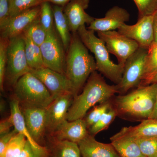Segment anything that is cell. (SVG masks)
<instances>
[{
	"label": "cell",
	"instance_id": "cell-3",
	"mask_svg": "<svg viewBox=\"0 0 157 157\" xmlns=\"http://www.w3.org/2000/svg\"><path fill=\"white\" fill-rule=\"evenodd\" d=\"M88 50L77 33H72L67 52L65 75L71 83L75 96L84 87L91 74L98 70L94 58Z\"/></svg>",
	"mask_w": 157,
	"mask_h": 157
},
{
	"label": "cell",
	"instance_id": "cell-17",
	"mask_svg": "<svg viewBox=\"0 0 157 157\" xmlns=\"http://www.w3.org/2000/svg\"><path fill=\"white\" fill-rule=\"evenodd\" d=\"M87 129L83 119L73 121L66 120L54 133L56 140H68L78 144L88 135Z\"/></svg>",
	"mask_w": 157,
	"mask_h": 157
},
{
	"label": "cell",
	"instance_id": "cell-35",
	"mask_svg": "<svg viewBox=\"0 0 157 157\" xmlns=\"http://www.w3.org/2000/svg\"><path fill=\"white\" fill-rule=\"evenodd\" d=\"M10 18L9 0H0V30L6 26Z\"/></svg>",
	"mask_w": 157,
	"mask_h": 157
},
{
	"label": "cell",
	"instance_id": "cell-24",
	"mask_svg": "<svg viewBox=\"0 0 157 157\" xmlns=\"http://www.w3.org/2000/svg\"><path fill=\"white\" fill-rule=\"evenodd\" d=\"M54 157H81L78 144L68 140H56Z\"/></svg>",
	"mask_w": 157,
	"mask_h": 157
},
{
	"label": "cell",
	"instance_id": "cell-41",
	"mask_svg": "<svg viewBox=\"0 0 157 157\" xmlns=\"http://www.w3.org/2000/svg\"><path fill=\"white\" fill-rule=\"evenodd\" d=\"M153 83H157V73L154 76L153 78H152V79L151 81L150 84Z\"/></svg>",
	"mask_w": 157,
	"mask_h": 157
},
{
	"label": "cell",
	"instance_id": "cell-28",
	"mask_svg": "<svg viewBox=\"0 0 157 157\" xmlns=\"http://www.w3.org/2000/svg\"><path fill=\"white\" fill-rule=\"evenodd\" d=\"M45 0H9L11 17L40 6Z\"/></svg>",
	"mask_w": 157,
	"mask_h": 157
},
{
	"label": "cell",
	"instance_id": "cell-5",
	"mask_svg": "<svg viewBox=\"0 0 157 157\" xmlns=\"http://www.w3.org/2000/svg\"><path fill=\"white\" fill-rule=\"evenodd\" d=\"M20 104L46 108L54 99L42 82L31 72L19 78L13 86Z\"/></svg>",
	"mask_w": 157,
	"mask_h": 157
},
{
	"label": "cell",
	"instance_id": "cell-18",
	"mask_svg": "<svg viewBox=\"0 0 157 157\" xmlns=\"http://www.w3.org/2000/svg\"><path fill=\"white\" fill-rule=\"evenodd\" d=\"M78 145L81 157H121L111 143L99 142L90 134Z\"/></svg>",
	"mask_w": 157,
	"mask_h": 157
},
{
	"label": "cell",
	"instance_id": "cell-19",
	"mask_svg": "<svg viewBox=\"0 0 157 157\" xmlns=\"http://www.w3.org/2000/svg\"><path fill=\"white\" fill-rule=\"evenodd\" d=\"M110 139L113 146L121 157H146L134 138L122 129Z\"/></svg>",
	"mask_w": 157,
	"mask_h": 157
},
{
	"label": "cell",
	"instance_id": "cell-21",
	"mask_svg": "<svg viewBox=\"0 0 157 157\" xmlns=\"http://www.w3.org/2000/svg\"><path fill=\"white\" fill-rule=\"evenodd\" d=\"M124 132L134 138L157 137V120L148 118L135 126L124 127Z\"/></svg>",
	"mask_w": 157,
	"mask_h": 157
},
{
	"label": "cell",
	"instance_id": "cell-31",
	"mask_svg": "<svg viewBox=\"0 0 157 157\" xmlns=\"http://www.w3.org/2000/svg\"><path fill=\"white\" fill-rule=\"evenodd\" d=\"M112 106L111 100L95 106L94 109L89 113L85 119H84L87 128H90L94 124H95L102 116L109 110Z\"/></svg>",
	"mask_w": 157,
	"mask_h": 157
},
{
	"label": "cell",
	"instance_id": "cell-2",
	"mask_svg": "<svg viewBox=\"0 0 157 157\" xmlns=\"http://www.w3.org/2000/svg\"><path fill=\"white\" fill-rule=\"evenodd\" d=\"M116 93V85L107 84L101 74L94 71L89 77L82 92L74 97L68 110L67 120L83 119L91 107L110 101Z\"/></svg>",
	"mask_w": 157,
	"mask_h": 157
},
{
	"label": "cell",
	"instance_id": "cell-16",
	"mask_svg": "<svg viewBox=\"0 0 157 157\" xmlns=\"http://www.w3.org/2000/svg\"><path fill=\"white\" fill-rule=\"evenodd\" d=\"M89 3L90 0H71L63 7L71 33H77L79 28L90 25L94 19L85 11Z\"/></svg>",
	"mask_w": 157,
	"mask_h": 157
},
{
	"label": "cell",
	"instance_id": "cell-13",
	"mask_svg": "<svg viewBox=\"0 0 157 157\" xmlns=\"http://www.w3.org/2000/svg\"><path fill=\"white\" fill-rule=\"evenodd\" d=\"M74 97L71 94L59 96L46 108V131L55 132L58 128L67 120L68 110Z\"/></svg>",
	"mask_w": 157,
	"mask_h": 157
},
{
	"label": "cell",
	"instance_id": "cell-27",
	"mask_svg": "<svg viewBox=\"0 0 157 157\" xmlns=\"http://www.w3.org/2000/svg\"><path fill=\"white\" fill-rule=\"evenodd\" d=\"M28 139L24 135L17 133L11 138L3 157H18Z\"/></svg>",
	"mask_w": 157,
	"mask_h": 157
},
{
	"label": "cell",
	"instance_id": "cell-39",
	"mask_svg": "<svg viewBox=\"0 0 157 157\" xmlns=\"http://www.w3.org/2000/svg\"><path fill=\"white\" fill-rule=\"evenodd\" d=\"M154 29L155 43H157V11L154 14Z\"/></svg>",
	"mask_w": 157,
	"mask_h": 157
},
{
	"label": "cell",
	"instance_id": "cell-11",
	"mask_svg": "<svg viewBox=\"0 0 157 157\" xmlns=\"http://www.w3.org/2000/svg\"><path fill=\"white\" fill-rule=\"evenodd\" d=\"M31 72L42 82L54 100L67 94L75 96L71 83L65 74L45 67L31 70Z\"/></svg>",
	"mask_w": 157,
	"mask_h": 157
},
{
	"label": "cell",
	"instance_id": "cell-25",
	"mask_svg": "<svg viewBox=\"0 0 157 157\" xmlns=\"http://www.w3.org/2000/svg\"><path fill=\"white\" fill-rule=\"evenodd\" d=\"M117 116V112L112 106L95 124L90 128V135L94 136L99 132L107 129Z\"/></svg>",
	"mask_w": 157,
	"mask_h": 157
},
{
	"label": "cell",
	"instance_id": "cell-26",
	"mask_svg": "<svg viewBox=\"0 0 157 157\" xmlns=\"http://www.w3.org/2000/svg\"><path fill=\"white\" fill-rule=\"evenodd\" d=\"M24 33L27 34L34 43L39 46L45 41L47 36V32L40 22L39 17L28 28Z\"/></svg>",
	"mask_w": 157,
	"mask_h": 157
},
{
	"label": "cell",
	"instance_id": "cell-30",
	"mask_svg": "<svg viewBox=\"0 0 157 157\" xmlns=\"http://www.w3.org/2000/svg\"><path fill=\"white\" fill-rule=\"evenodd\" d=\"M39 19L41 24L47 32L52 29L54 25V18L52 5L44 2L40 5Z\"/></svg>",
	"mask_w": 157,
	"mask_h": 157
},
{
	"label": "cell",
	"instance_id": "cell-7",
	"mask_svg": "<svg viewBox=\"0 0 157 157\" xmlns=\"http://www.w3.org/2000/svg\"><path fill=\"white\" fill-rule=\"evenodd\" d=\"M148 49L139 48L127 60L120 82L116 85L118 93L125 94L128 91L140 86L147 61Z\"/></svg>",
	"mask_w": 157,
	"mask_h": 157
},
{
	"label": "cell",
	"instance_id": "cell-36",
	"mask_svg": "<svg viewBox=\"0 0 157 157\" xmlns=\"http://www.w3.org/2000/svg\"><path fill=\"white\" fill-rule=\"evenodd\" d=\"M17 133H18L17 131L14 129L13 131L9 132L7 134L1 135L0 137V157L4 156L6 149L10 140Z\"/></svg>",
	"mask_w": 157,
	"mask_h": 157
},
{
	"label": "cell",
	"instance_id": "cell-6",
	"mask_svg": "<svg viewBox=\"0 0 157 157\" xmlns=\"http://www.w3.org/2000/svg\"><path fill=\"white\" fill-rule=\"evenodd\" d=\"M22 35L10 39L5 74V84L14 86L20 78L31 72L25 54Z\"/></svg>",
	"mask_w": 157,
	"mask_h": 157
},
{
	"label": "cell",
	"instance_id": "cell-4",
	"mask_svg": "<svg viewBox=\"0 0 157 157\" xmlns=\"http://www.w3.org/2000/svg\"><path fill=\"white\" fill-rule=\"evenodd\" d=\"M77 33L82 42L94 56L97 70L116 85L118 84L122 77L124 67L111 60L104 41L85 25L79 28Z\"/></svg>",
	"mask_w": 157,
	"mask_h": 157
},
{
	"label": "cell",
	"instance_id": "cell-29",
	"mask_svg": "<svg viewBox=\"0 0 157 157\" xmlns=\"http://www.w3.org/2000/svg\"><path fill=\"white\" fill-rule=\"evenodd\" d=\"M10 39L1 36L0 38V89L4 91L5 74L8 59V50Z\"/></svg>",
	"mask_w": 157,
	"mask_h": 157
},
{
	"label": "cell",
	"instance_id": "cell-10",
	"mask_svg": "<svg viewBox=\"0 0 157 157\" xmlns=\"http://www.w3.org/2000/svg\"><path fill=\"white\" fill-rule=\"evenodd\" d=\"M155 13L138 18L137 22L133 25L124 24L118 31L137 42L139 47L148 49L154 42Z\"/></svg>",
	"mask_w": 157,
	"mask_h": 157
},
{
	"label": "cell",
	"instance_id": "cell-40",
	"mask_svg": "<svg viewBox=\"0 0 157 157\" xmlns=\"http://www.w3.org/2000/svg\"><path fill=\"white\" fill-rule=\"evenodd\" d=\"M149 118L157 120V97L155 103L154 108Z\"/></svg>",
	"mask_w": 157,
	"mask_h": 157
},
{
	"label": "cell",
	"instance_id": "cell-15",
	"mask_svg": "<svg viewBox=\"0 0 157 157\" xmlns=\"http://www.w3.org/2000/svg\"><path fill=\"white\" fill-rule=\"evenodd\" d=\"M130 14L123 8L115 6L109 9L103 18H94L88 29L94 32H104L118 29L128 21Z\"/></svg>",
	"mask_w": 157,
	"mask_h": 157
},
{
	"label": "cell",
	"instance_id": "cell-12",
	"mask_svg": "<svg viewBox=\"0 0 157 157\" xmlns=\"http://www.w3.org/2000/svg\"><path fill=\"white\" fill-rule=\"evenodd\" d=\"M20 106L30 134L39 144L46 131V108L20 104Z\"/></svg>",
	"mask_w": 157,
	"mask_h": 157
},
{
	"label": "cell",
	"instance_id": "cell-42",
	"mask_svg": "<svg viewBox=\"0 0 157 157\" xmlns=\"http://www.w3.org/2000/svg\"></svg>",
	"mask_w": 157,
	"mask_h": 157
},
{
	"label": "cell",
	"instance_id": "cell-8",
	"mask_svg": "<svg viewBox=\"0 0 157 157\" xmlns=\"http://www.w3.org/2000/svg\"><path fill=\"white\" fill-rule=\"evenodd\" d=\"M40 48L44 67L65 75L67 52L55 26L47 32Z\"/></svg>",
	"mask_w": 157,
	"mask_h": 157
},
{
	"label": "cell",
	"instance_id": "cell-34",
	"mask_svg": "<svg viewBox=\"0 0 157 157\" xmlns=\"http://www.w3.org/2000/svg\"><path fill=\"white\" fill-rule=\"evenodd\" d=\"M138 11V18L154 14L157 11V0H133Z\"/></svg>",
	"mask_w": 157,
	"mask_h": 157
},
{
	"label": "cell",
	"instance_id": "cell-33",
	"mask_svg": "<svg viewBox=\"0 0 157 157\" xmlns=\"http://www.w3.org/2000/svg\"><path fill=\"white\" fill-rule=\"evenodd\" d=\"M48 155L49 152L46 147L34 146L27 140L18 157H48Z\"/></svg>",
	"mask_w": 157,
	"mask_h": 157
},
{
	"label": "cell",
	"instance_id": "cell-38",
	"mask_svg": "<svg viewBox=\"0 0 157 157\" xmlns=\"http://www.w3.org/2000/svg\"><path fill=\"white\" fill-rule=\"evenodd\" d=\"M71 0H45V2H48L52 5L65 7Z\"/></svg>",
	"mask_w": 157,
	"mask_h": 157
},
{
	"label": "cell",
	"instance_id": "cell-23",
	"mask_svg": "<svg viewBox=\"0 0 157 157\" xmlns=\"http://www.w3.org/2000/svg\"><path fill=\"white\" fill-rule=\"evenodd\" d=\"M157 73V43L154 42L148 49L146 68L140 86L150 84L151 81Z\"/></svg>",
	"mask_w": 157,
	"mask_h": 157
},
{
	"label": "cell",
	"instance_id": "cell-37",
	"mask_svg": "<svg viewBox=\"0 0 157 157\" xmlns=\"http://www.w3.org/2000/svg\"><path fill=\"white\" fill-rule=\"evenodd\" d=\"M14 126L13 119L10 115L9 117L1 121L0 123V135H2L10 132V128Z\"/></svg>",
	"mask_w": 157,
	"mask_h": 157
},
{
	"label": "cell",
	"instance_id": "cell-32",
	"mask_svg": "<svg viewBox=\"0 0 157 157\" xmlns=\"http://www.w3.org/2000/svg\"><path fill=\"white\" fill-rule=\"evenodd\" d=\"M146 157H157V137L134 138Z\"/></svg>",
	"mask_w": 157,
	"mask_h": 157
},
{
	"label": "cell",
	"instance_id": "cell-14",
	"mask_svg": "<svg viewBox=\"0 0 157 157\" xmlns=\"http://www.w3.org/2000/svg\"><path fill=\"white\" fill-rule=\"evenodd\" d=\"M40 11V5L11 17L6 26L0 30L1 36L10 39L22 35L39 18Z\"/></svg>",
	"mask_w": 157,
	"mask_h": 157
},
{
	"label": "cell",
	"instance_id": "cell-22",
	"mask_svg": "<svg viewBox=\"0 0 157 157\" xmlns=\"http://www.w3.org/2000/svg\"><path fill=\"white\" fill-rule=\"evenodd\" d=\"M21 35L24 39L25 44L26 58L31 70L45 67L40 46L34 43L25 33Z\"/></svg>",
	"mask_w": 157,
	"mask_h": 157
},
{
	"label": "cell",
	"instance_id": "cell-9",
	"mask_svg": "<svg viewBox=\"0 0 157 157\" xmlns=\"http://www.w3.org/2000/svg\"><path fill=\"white\" fill-rule=\"evenodd\" d=\"M98 36L105 43L108 52L114 55L118 63L124 66L128 58L139 48L137 42L115 30L98 32Z\"/></svg>",
	"mask_w": 157,
	"mask_h": 157
},
{
	"label": "cell",
	"instance_id": "cell-1",
	"mask_svg": "<svg viewBox=\"0 0 157 157\" xmlns=\"http://www.w3.org/2000/svg\"><path fill=\"white\" fill-rule=\"evenodd\" d=\"M157 97V83L140 86L126 94L116 97L112 106L117 116L131 121H142L149 118Z\"/></svg>",
	"mask_w": 157,
	"mask_h": 157
},
{
	"label": "cell",
	"instance_id": "cell-20",
	"mask_svg": "<svg viewBox=\"0 0 157 157\" xmlns=\"http://www.w3.org/2000/svg\"><path fill=\"white\" fill-rule=\"evenodd\" d=\"M52 5L54 18L55 27L63 44L65 50L67 52L70 46L72 34L70 33L69 23L64 13L63 7L52 4Z\"/></svg>",
	"mask_w": 157,
	"mask_h": 157
}]
</instances>
